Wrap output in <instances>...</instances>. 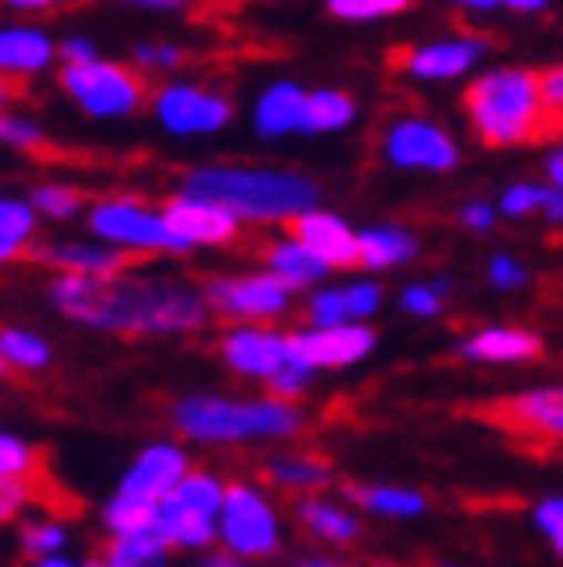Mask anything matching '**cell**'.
<instances>
[{
  "instance_id": "cell-1",
  "label": "cell",
  "mask_w": 563,
  "mask_h": 567,
  "mask_svg": "<svg viewBox=\"0 0 563 567\" xmlns=\"http://www.w3.org/2000/svg\"><path fill=\"white\" fill-rule=\"evenodd\" d=\"M57 310L113 334H185L206 322L209 302L174 278H98L61 274L49 286Z\"/></svg>"
},
{
  "instance_id": "cell-2",
  "label": "cell",
  "mask_w": 563,
  "mask_h": 567,
  "mask_svg": "<svg viewBox=\"0 0 563 567\" xmlns=\"http://www.w3.org/2000/svg\"><path fill=\"white\" fill-rule=\"evenodd\" d=\"M185 194L226 206L249 221H290L318 206L323 189L294 169L266 165H197L185 174Z\"/></svg>"
},
{
  "instance_id": "cell-3",
  "label": "cell",
  "mask_w": 563,
  "mask_h": 567,
  "mask_svg": "<svg viewBox=\"0 0 563 567\" xmlns=\"http://www.w3.org/2000/svg\"><path fill=\"white\" fill-rule=\"evenodd\" d=\"M463 113L479 142L491 150L547 142L540 73L531 69H495L475 76L463 93Z\"/></svg>"
},
{
  "instance_id": "cell-4",
  "label": "cell",
  "mask_w": 563,
  "mask_h": 567,
  "mask_svg": "<svg viewBox=\"0 0 563 567\" xmlns=\"http://www.w3.org/2000/svg\"><path fill=\"white\" fill-rule=\"evenodd\" d=\"M177 435L194 443H238V439H286L303 426L290 399L234 403L222 394H190L174 411Z\"/></svg>"
},
{
  "instance_id": "cell-5",
  "label": "cell",
  "mask_w": 563,
  "mask_h": 567,
  "mask_svg": "<svg viewBox=\"0 0 563 567\" xmlns=\"http://www.w3.org/2000/svg\"><path fill=\"white\" fill-rule=\"evenodd\" d=\"M61 89L89 113V117H130L145 101V81L137 69L113 65V61H89V65H65Z\"/></svg>"
},
{
  "instance_id": "cell-6",
  "label": "cell",
  "mask_w": 563,
  "mask_h": 567,
  "mask_svg": "<svg viewBox=\"0 0 563 567\" xmlns=\"http://www.w3.org/2000/svg\"><path fill=\"white\" fill-rule=\"evenodd\" d=\"M89 229L98 238L113 241V246H125V250L137 254H190L194 246L185 238H177L165 214H150L141 209L137 202H101V206L89 209Z\"/></svg>"
},
{
  "instance_id": "cell-7",
  "label": "cell",
  "mask_w": 563,
  "mask_h": 567,
  "mask_svg": "<svg viewBox=\"0 0 563 567\" xmlns=\"http://www.w3.org/2000/svg\"><path fill=\"white\" fill-rule=\"evenodd\" d=\"M479 415L488 419V423L503 426L515 439L563 447V386H540V391L511 394V399L488 403Z\"/></svg>"
},
{
  "instance_id": "cell-8",
  "label": "cell",
  "mask_w": 563,
  "mask_h": 567,
  "mask_svg": "<svg viewBox=\"0 0 563 567\" xmlns=\"http://www.w3.org/2000/svg\"><path fill=\"white\" fill-rule=\"evenodd\" d=\"M382 157L395 169H431V174H447L459 165V145L451 142V133L443 125H434L427 117H399L387 125L382 137Z\"/></svg>"
},
{
  "instance_id": "cell-9",
  "label": "cell",
  "mask_w": 563,
  "mask_h": 567,
  "mask_svg": "<svg viewBox=\"0 0 563 567\" xmlns=\"http://www.w3.org/2000/svg\"><path fill=\"white\" fill-rule=\"evenodd\" d=\"M222 539H226V547L234 556H246V559H266L278 551V519H274L270 503L262 499L254 487H246V483L226 487Z\"/></svg>"
},
{
  "instance_id": "cell-10",
  "label": "cell",
  "mask_w": 563,
  "mask_h": 567,
  "mask_svg": "<svg viewBox=\"0 0 563 567\" xmlns=\"http://www.w3.org/2000/svg\"><path fill=\"white\" fill-rule=\"evenodd\" d=\"M153 110H157V121H162L165 130L177 133V137L217 133L234 117L229 97H222V93L202 89V85H165L162 93L153 97Z\"/></svg>"
},
{
  "instance_id": "cell-11",
  "label": "cell",
  "mask_w": 563,
  "mask_h": 567,
  "mask_svg": "<svg viewBox=\"0 0 563 567\" xmlns=\"http://www.w3.org/2000/svg\"><path fill=\"white\" fill-rule=\"evenodd\" d=\"M206 302L214 315L226 318H278L290 306V286L278 274H246V278H214L206 286Z\"/></svg>"
},
{
  "instance_id": "cell-12",
  "label": "cell",
  "mask_w": 563,
  "mask_h": 567,
  "mask_svg": "<svg viewBox=\"0 0 563 567\" xmlns=\"http://www.w3.org/2000/svg\"><path fill=\"white\" fill-rule=\"evenodd\" d=\"M286 350L294 359H303L306 367H350L362 362L375 350V330L362 322H338V327H315L298 330L286 339Z\"/></svg>"
},
{
  "instance_id": "cell-13",
  "label": "cell",
  "mask_w": 563,
  "mask_h": 567,
  "mask_svg": "<svg viewBox=\"0 0 563 567\" xmlns=\"http://www.w3.org/2000/svg\"><path fill=\"white\" fill-rule=\"evenodd\" d=\"M170 229L177 238H185L190 246H229L238 238V214H229L226 206L206 202V197L194 194H177L170 197V206L162 209Z\"/></svg>"
},
{
  "instance_id": "cell-14",
  "label": "cell",
  "mask_w": 563,
  "mask_h": 567,
  "mask_svg": "<svg viewBox=\"0 0 563 567\" xmlns=\"http://www.w3.org/2000/svg\"><path fill=\"white\" fill-rule=\"evenodd\" d=\"M483 53H488V41H483V37H447V41L422 44V49L390 53V61H395L402 73L419 76V81H451V76L467 73Z\"/></svg>"
},
{
  "instance_id": "cell-15",
  "label": "cell",
  "mask_w": 563,
  "mask_h": 567,
  "mask_svg": "<svg viewBox=\"0 0 563 567\" xmlns=\"http://www.w3.org/2000/svg\"><path fill=\"white\" fill-rule=\"evenodd\" d=\"M290 234L303 246H310L330 270L358 266V234L342 218L326 214V209H306V214L290 218Z\"/></svg>"
},
{
  "instance_id": "cell-16",
  "label": "cell",
  "mask_w": 563,
  "mask_h": 567,
  "mask_svg": "<svg viewBox=\"0 0 563 567\" xmlns=\"http://www.w3.org/2000/svg\"><path fill=\"white\" fill-rule=\"evenodd\" d=\"M185 480V455L170 443L141 451V458L130 467V475L121 480V495H137V499H162Z\"/></svg>"
},
{
  "instance_id": "cell-17",
  "label": "cell",
  "mask_w": 563,
  "mask_h": 567,
  "mask_svg": "<svg viewBox=\"0 0 563 567\" xmlns=\"http://www.w3.org/2000/svg\"><path fill=\"white\" fill-rule=\"evenodd\" d=\"M222 354L234 371L242 374H254V379H270L278 371L282 362H286V339L282 334H270V330H258V327H242V330H229L226 339H222Z\"/></svg>"
},
{
  "instance_id": "cell-18",
  "label": "cell",
  "mask_w": 563,
  "mask_h": 567,
  "mask_svg": "<svg viewBox=\"0 0 563 567\" xmlns=\"http://www.w3.org/2000/svg\"><path fill=\"white\" fill-rule=\"evenodd\" d=\"M540 354H543L540 334L515 327H488L463 342V359L471 362H528V359H540Z\"/></svg>"
},
{
  "instance_id": "cell-19",
  "label": "cell",
  "mask_w": 563,
  "mask_h": 567,
  "mask_svg": "<svg viewBox=\"0 0 563 567\" xmlns=\"http://www.w3.org/2000/svg\"><path fill=\"white\" fill-rule=\"evenodd\" d=\"M303 110H306V89L294 81H278L258 97L254 110V130L258 137H286V133L303 130Z\"/></svg>"
},
{
  "instance_id": "cell-20",
  "label": "cell",
  "mask_w": 563,
  "mask_h": 567,
  "mask_svg": "<svg viewBox=\"0 0 563 567\" xmlns=\"http://www.w3.org/2000/svg\"><path fill=\"white\" fill-rule=\"evenodd\" d=\"M53 61V41L41 29H0V76H33Z\"/></svg>"
},
{
  "instance_id": "cell-21",
  "label": "cell",
  "mask_w": 563,
  "mask_h": 567,
  "mask_svg": "<svg viewBox=\"0 0 563 567\" xmlns=\"http://www.w3.org/2000/svg\"><path fill=\"white\" fill-rule=\"evenodd\" d=\"M41 262L57 266L61 274H98V278H117L125 274V266H133L130 254L121 250H105V246H44L37 254Z\"/></svg>"
},
{
  "instance_id": "cell-22",
  "label": "cell",
  "mask_w": 563,
  "mask_h": 567,
  "mask_svg": "<svg viewBox=\"0 0 563 567\" xmlns=\"http://www.w3.org/2000/svg\"><path fill=\"white\" fill-rule=\"evenodd\" d=\"M419 254V238L402 226H370L358 234V266L367 270H390V266L411 262Z\"/></svg>"
},
{
  "instance_id": "cell-23",
  "label": "cell",
  "mask_w": 563,
  "mask_h": 567,
  "mask_svg": "<svg viewBox=\"0 0 563 567\" xmlns=\"http://www.w3.org/2000/svg\"><path fill=\"white\" fill-rule=\"evenodd\" d=\"M214 524H217L214 515L194 512V507L177 499L174 492L157 499V527H162V535L170 539V544H177V547H206L209 539H214V532H217Z\"/></svg>"
},
{
  "instance_id": "cell-24",
  "label": "cell",
  "mask_w": 563,
  "mask_h": 567,
  "mask_svg": "<svg viewBox=\"0 0 563 567\" xmlns=\"http://www.w3.org/2000/svg\"><path fill=\"white\" fill-rule=\"evenodd\" d=\"M266 266H270V274H278L290 290H306V286L323 282V274L330 270V266H326L310 246H303L298 238L274 241L270 250H266Z\"/></svg>"
},
{
  "instance_id": "cell-25",
  "label": "cell",
  "mask_w": 563,
  "mask_h": 567,
  "mask_svg": "<svg viewBox=\"0 0 563 567\" xmlns=\"http://www.w3.org/2000/svg\"><path fill=\"white\" fill-rule=\"evenodd\" d=\"M358 105L350 93L342 89H318V93H306V110H303V130L306 137H318V133H335L347 130L355 121Z\"/></svg>"
},
{
  "instance_id": "cell-26",
  "label": "cell",
  "mask_w": 563,
  "mask_h": 567,
  "mask_svg": "<svg viewBox=\"0 0 563 567\" xmlns=\"http://www.w3.org/2000/svg\"><path fill=\"white\" fill-rule=\"evenodd\" d=\"M37 238V209L33 202H17V197H0V262L21 258L24 246Z\"/></svg>"
},
{
  "instance_id": "cell-27",
  "label": "cell",
  "mask_w": 563,
  "mask_h": 567,
  "mask_svg": "<svg viewBox=\"0 0 563 567\" xmlns=\"http://www.w3.org/2000/svg\"><path fill=\"white\" fill-rule=\"evenodd\" d=\"M298 519H303L306 532L315 535V539H326V544H355V535H358L355 515H347L342 507L323 503V499L298 503Z\"/></svg>"
},
{
  "instance_id": "cell-28",
  "label": "cell",
  "mask_w": 563,
  "mask_h": 567,
  "mask_svg": "<svg viewBox=\"0 0 563 567\" xmlns=\"http://www.w3.org/2000/svg\"><path fill=\"white\" fill-rule=\"evenodd\" d=\"M165 551H170V539L162 532L117 535L105 551V567H165Z\"/></svg>"
},
{
  "instance_id": "cell-29",
  "label": "cell",
  "mask_w": 563,
  "mask_h": 567,
  "mask_svg": "<svg viewBox=\"0 0 563 567\" xmlns=\"http://www.w3.org/2000/svg\"><path fill=\"white\" fill-rule=\"evenodd\" d=\"M105 524L113 535H137V532H162L157 527V503L137 499V495H113L105 507Z\"/></svg>"
},
{
  "instance_id": "cell-30",
  "label": "cell",
  "mask_w": 563,
  "mask_h": 567,
  "mask_svg": "<svg viewBox=\"0 0 563 567\" xmlns=\"http://www.w3.org/2000/svg\"><path fill=\"white\" fill-rule=\"evenodd\" d=\"M0 354L9 359V367H21V371H44L49 367V342L41 334H29V330L17 327H0Z\"/></svg>"
},
{
  "instance_id": "cell-31",
  "label": "cell",
  "mask_w": 563,
  "mask_h": 567,
  "mask_svg": "<svg viewBox=\"0 0 563 567\" xmlns=\"http://www.w3.org/2000/svg\"><path fill=\"white\" fill-rule=\"evenodd\" d=\"M266 480L278 487H323L330 480V463L326 458H274L266 463Z\"/></svg>"
},
{
  "instance_id": "cell-32",
  "label": "cell",
  "mask_w": 563,
  "mask_h": 567,
  "mask_svg": "<svg viewBox=\"0 0 563 567\" xmlns=\"http://www.w3.org/2000/svg\"><path fill=\"white\" fill-rule=\"evenodd\" d=\"M362 507L379 515H422L427 512V499L419 492H402V487H350Z\"/></svg>"
},
{
  "instance_id": "cell-33",
  "label": "cell",
  "mask_w": 563,
  "mask_h": 567,
  "mask_svg": "<svg viewBox=\"0 0 563 567\" xmlns=\"http://www.w3.org/2000/svg\"><path fill=\"white\" fill-rule=\"evenodd\" d=\"M174 495L182 503H190L194 512H202V515H222V503H226V487L214 480V475H185L182 483L174 487Z\"/></svg>"
},
{
  "instance_id": "cell-34",
  "label": "cell",
  "mask_w": 563,
  "mask_h": 567,
  "mask_svg": "<svg viewBox=\"0 0 563 567\" xmlns=\"http://www.w3.org/2000/svg\"><path fill=\"white\" fill-rule=\"evenodd\" d=\"M330 17L338 21H382L411 9V0H326Z\"/></svg>"
},
{
  "instance_id": "cell-35",
  "label": "cell",
  "mask_w": 563,
  "mask_h": 567,
  "mask_svg": "<svg viewBox=\"0 0 563 567\" xmlns=\"http://www.w3.org/2000/svg\"><path fill=\"white\" fill-rule=\"evenodd\" d=\"M37 463H41V455L24 439L0 431V480H33Z\"/></svg>"
},
{
  "instance_id": "cell-36",
  "label": "cell",
  "mask_w": 563,
  "mask_h": 567,
  "mask_svg": "<svg viewBox=\"0 0 563 567\" xmlns=\"http://www.w3.org/2000/svg\"><path fill=\"white\" fill-rule=\"evenodd\" d=\"M33 209L37 214H44V218H73L76 209H81V194H76L73 186H37L33 189Z\"/></svg>"
},
{
  "instance_id": "cell-37",
  "label": "cell",
  "mask_w": 563,
  "mask_h": 567,
  "mask_svg": "<svg viewBox=\"0 0 563 567\" xmlns=\"http://www.w3.org/2000/svg\"><path fill=\"white\" fill-rule=\"evenodd\" d=\"M543 89V117H547V137H563V65L543 69L540 73Z\"/></svg>"
},
{
  "instance_id": "cell-38",
  "label": "cell",
  "mask_w": 563,
  "mask_h": 567,
  "mask_svg": "<svg viewBox=\"0 0 563 567\" xmlns=\"http://www.w3.org/2000/svg\"><path fill=\"white\" fill-rule=\"evenodd\" d=\"M310 374H315V367H306L303 359L286 354V362H282L278 371L270 374L274 399H298V394H303L306 386H310Z\"/></svg>"
},
{
  "instance_id": "cell-39",
  "label": "cell",
  "mask_w": 563,
  "mask_h": 567,
  "mask_svg": "<svg viewBox=\"0 0 563 567\" xmlns=\"http://www.w3.org/2000/svg\"><path fill=\"white\" fill-rule=\"evenodd\" d=\"M61 544H65V532H61V524H29L21 532V551L24 556H57L61 551Z\"/></svg>"
},
{
  "instance_id": "cell-40",
  "label": "cell",
  "mask_w": 563,
  "mask_h": 567,
  "mask_svg": "<svg viewBox=\"0 0 563 567\" xmlns=\"http://www.w3.org/2000/svg\"><path fill=\"white\" fill-rule=\"evenodd\" d=\"M451 286L447 282H434V286H407L402 290V310L407 315H419V318H431L443 310V298Z\"/></svg>"
},
{
  "instance_id": "cell-41",
  "label": "cell",
  "mask_w": 563,
  "mask_h": 567,
  "mask_svg": "<svg viewBox=\"0 0 563 567\" xmlns=\"http://www.w3.org/2000/svg\"><path fill=\"white\" fill-rule=\"evenodd\" d=\"M310 322L315 327H338V322H350L347 315V295L342 290H318L315 298H310Z\"/></svg>"
},
{
  "instance_id": "cell-42",
  "label": "cell",
  "mask_w": 563,
  "mask_h": 567,
  "mask_svg": "<svg viewBox=\"0 0 563 567\" xmlns=\"http://www.w3.org/2000/svg\"><path fill=\"white\" fill-rule=\"evenodd\" d=\"M535 527L547 535V544H552L555 556L563 559V499L560 495H552V499H543L540 507H535Z\"/></svg>"
},
{
  "instance_id": "cell-43",
  "label": "cell",
  "mask_w": 563,
  "mask_h": 567,
  "mask_svg": "<svg viewBox=\"0 0 563 567\" xmlns=\"http://www.w3.org/2000/svg\"><path fill=\"white\" fill-rule=\"evenodd\" d=\"M41 142H44V133L37 130L33 121L4 117V113H0V145H17V150H37Z\"/></svg>"
},
{
  "instance_id": "cell-44",
  "label": "cell",
  "mask_w": 563,
  "mask_h": 567,
  "mask_svg": "<svg viewBox=\"0 0 563 567\" xmlns=\"http://www.w3.org/2000/svg\"><path fill=\"white\" fill-rule=\"evenodd\" d=\"M133 61H137V69H177L185 61V53L177 44H137Z\"/></svg>"
},
{
  "instance_id": "cell-45",
  "label": "cell",
  "mask_w": 563,
  "mask_h": 567,
  "mask_svg": "<svg viewBox=\"0 0 563 567\" xmlns=\"http://www.w3.org/2000/svg\"><path fill=\"white\" fill-rule=\"evenodd\" d=\"M347 295V315L350 318H367V315H375L379 310V286L375 282H355V286H347L342 290Z\"/></svg>"
},
{
  "instance_id": "cell-46",
  "label": "cell",
  "mask_w": 563,
  "mask_h": 567,
  "mask_svg": "<svg viewBox=\"0 0 563 567\" xmlns=\"http://www.w3.org/2000/svg\"><path fill=\"white\" fill-rule=\"evenodd\" d=\"M540 197H543L540 186H511L508 194H503V202H499V209H503L508 218H523L531 209H540Z\"/></svg>"
},
{
  "instance_id": "cell-47",
  "label": "cell",
  "mask_w": 563,
  "mask_h": 567,
  "mask_svg": "<svg viewBox=\"0 0 563 567\" xmlns=\"http://www.w3.org/2000/svg\"><path fill=\"white\" fill-rule=\"evenodd\" d=\"M29 499H33L29 480H0V519H12Z\"/></svg>"
},
{
  "instance_id": "cell-48",
  "label": "cell",
  "mask_w": 563,
  "mask_h": 567,
  "mask_svg": "<svg viewBox=\"0 0 563 567\" xmlns=\"http://www.w3.org/2000/svg\"><path fill=\"white\" fill-rule=\"evenodd\" d=\"M488 278L495 286H503V290H511V286H523V282H528V270H523L520 262H511V258H491Z\"/></svg>"
},
{
  "instance_id": "cell-49",
  "label": "cell",
  "mask_w": 563,
  "mask_h": 567,
  "mask_svg": "<svg viewBox=\"0 0 563 567\" xmlns=\"http://www.w3.org/2000/svg\"><path fill=\"white\" fill-rule=\"evenodd\" d=\"M61 56H65V65H89V61H98V44L89 37H69L61 41Z\"/></svg>"
},
{
  "instance_id": "cell-50",
  "label": "cell",
  "mask_w": 563,
  "mask_h": 567,
  "mask_svg": "<svg viewBox=\"0 0 563 567\" xmlns=\"http://www.w3.org/2000/svg\"><path fill=\"white\" fill-rule=\"evenodd\" d=\"M463 226L467 229H491L495 226V209L483 206V202H471V206L463 209Z\"/></svg>"
},
{
  "instance_id": "cell-51",
  "label": "cell",
  "mask_w": 563,
  "mask_h": 567,
  "mask_svg": "<svg viewBox=\"0 0 563 567\" xmlns=\"http://www.w3.org/2000/svg\"><path fill=\"white\" fill-rule=\"evenodd\" d=\"M117 4H137V9H153V12H174V9H182L185 0H117Z\"/></svg>"
},
{
  "instance_id": "cell-52",
  "label": "cell",
  "mask_w": 563,
  "mask_h": 567,
  "mask_svg": "<svg viewBox=\"0 0 563 567\" xmlns=\"http://www.w3.org/2000/svg\"><path fill=\"white\" fill-rule=\"evenodd\" d=\"M547 177H552L555 186L563 189V150H560V153H552V157H547Z\"/></svg>"
},
{
  "instance_id": "cell-53",
  "label": "cell",
  "mask_w": 563,
  "mask_h": 567,
  "mask_svg": "<svg viewBox=\"0 0 563 567\" xmlns=\"http://www.w3.org/2000/svg\"><path fill=\"white\" fill-rule=\"evenodd\" d=\"M508 9H515V12H540L547 0H503Z\"/></svg>"
},
{
  "instance_id": "cell-54",
  "label": "cell",
  "mask_w": 563,
  "mask_h": 567,
  "mask_svg": "<svg viewBox=\"0 0 563 567\" xmlns=\"http://www.w3.org/2000/svg\"><path fill=\"white\" fill-rule=\"evenodd\" d=\"M9 9H29V12H37V9H49V4H57V0H4Z\"/></svg>"
},
{
  "instance_id": "cell-55",
  "label": "cell",
  "mask_w": 563,
  "mask_h": 567,
  "mask_svg": "<svg viewBox=\"0 0 563 567\" xmlns=\"http://www.w3.org/2000/svg\"><path fill=\"white\" fill-rule=\"evenodd\" d=\"M12 97H17V85H12V81H4V76H0V110H4V105H9Z\"/></svg>"
},
{
  "instance_id": "cell-56",
  "label": "cell",
  "mask_w": 563,
  "mask_h": 567,
  "mask_svg": "<svg viewBox=\"0 0 563 567\" xmlns=\"http://www.w3.org/2000/svg\"><path fill=\"white\" fill-rule=\"evenodd\" d=\"M467 9H479V12H488V9H495V4H503V0H463Z\"/></svg>"
},
{
  "instance_id": "cell-57",
  "label": "cell",
  "mask_w": 563,
  "mask_h": 567,
  "mask_svg": "<svg viewBox=\"0 0 563 567\" xmlns=\"http://www.w3.org/2000/svg\"><path fill=\"white\" fill-rule=\"evenodd\" d=\"M37 567H73L69 559H61V556H41L37 559Z\"/></svg>"
},
{
  "instance_id": "cell-58",
  "label": "cell",
  "mask_w": 563,
  "mask_h": 567,
  "mask_svg": "<svg viewBox=\"0 0 563 567\" xmlns=\"http://www.w3.org/2000/svg\"><path fill=\"white\" fill-rule=\"evenodd\" d=\"M12 367H9V359H4V354H0V374H9Z\"/></svg>"
},
{
  "instance_id": "cell-59",
  "label": "cell",
  "mask_w": 563,
  "mask_h": 567,
  "mask_svg": "<svg viewBox=\"0 0 563 567\" xmlns=\"http://www.w3.org/2000/svg\"><path fill=\"white\" fill-rule=\"evenodd\" d=\"M303 567H338V564H326V559H318V564H303Z\"/></svg>"
},
{
  "instance_id": "cell-60",
  "label": "cell",
  "mask_w": 563,
  "mask_h": 567,
  "mask_svg": "<svg viewBox=\"0 0 563 567\" xmlns=\"http://www.w3.org/2000/svg\"><path fill=\"white\" fill-rule=\"evenodd\" d=\"M209 567H234V564H222V559H214V564H209Z\"/></svg>"
},
{
  "instance_id": "cell-61",
  "label": "cell",
  "mask_w": 563,
  "mask_h": 567,
  "mask_svg": "<svg viewBox=\"0 0 563 567\" xmlns=\"http://www.w3.org/2000/svg\"><path fill=\"white\" fill-rule=\"evenodd\" d=\"M89 567H105V559H101V564H89Z\"/></svg>"
}]
</instances>
